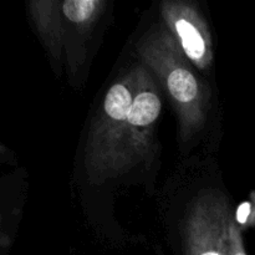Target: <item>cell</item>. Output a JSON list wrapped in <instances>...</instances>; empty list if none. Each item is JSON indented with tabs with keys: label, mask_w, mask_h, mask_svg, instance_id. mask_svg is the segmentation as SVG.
<instances>
[{
	"label": "cell",
	"mask_w": 255,
	"mask_h": 255,
	"mask_svg": "<svg viewBox=\"0 0 255 255\" xmlns=\"http://www.w3.org/2000/svg\"><path fill=\"white\" fill-rule=\"evenodd\" d=\"M249 213H251V204L249 203H243L238 209V213H237V218L241 223H246L247 218H248Z\"/></svg>",
	"instance_id": "cell-6"
},
{
	"label": "cell",
	"mask_w": 255,
	"mask_h": 255,
	"mask_svg": "<svg viewBox=\"0 0 255 255\" xmlns=\"http://www.w3.org/2000/svg\"><path fill=\"white\" fill-rule=\"evenodd\" d=\"M161 101L152 92H142L133 100L127 121L133 126H147L158 117Z\"/></svg>",
	"instance_id": "cell-1"
},
{
	"label": "cell",
	"mask_w": 255,
	"mask_h": 255,
	"mask_svg": "<svg viewBox=\"0 0 255 255\" xmlns=\"http://www.w3.org/2000/svg\"><path fill=\"white\" fill-rule=\"evenodd\" d=\"M99 4L95 0H69L64 2V14L74 22L86 21L94 14L95 7Z\"/></svg>",
	"instance_id": "cell-5"
},
{
	"label": "cell",
	"mask_w": 255,
	"mask_h": 255,
	"mask_svg": "<svg viewBox=\"0 0 255 255\" xmlns=\"http://www.w3.org/2000/svg\"><path fill=\"white\" fill-rule=\"evenodd\" d=\"M168 89L172 96L181 102H189L197 96L198 86L196 79L189 71L177 69L168 76Z\"/></svg>",
	"instance_id": "cell-2"
},
{
	"label": "cell",
	"mask_w": 255,
	"mask_h": 255,
	"mask_svg": "<svg viewBox=\"0 0 255 255\" xmlns=\"http://www.w3.org/2000/svg\"><path fill=\"white\" fill-rule=\"evenodd\" d=\"M176 29L181 36L186 54L194 60L201 59L204 54V41L196 27L187 20H178Z\"/></svg>",
	"instance_id": "cell-4"
},
{
	"label": "cell",
	"mask_w": 255,
	"mask_h": 255,
	"mask_svg": "<svg viewBox=\"0 0 255 255\" xmlns=\"http://www.w3.org/2000/svg\"><path fill=\"white\" fill-rule=\"evenodd\" d=\"M132 97L128 90L122 85H115L110 89L105 100V111L114 120H127L128 112L131 110Z\"/></svg>",
	"instance_id": "cell-3"
}]
</instances>
